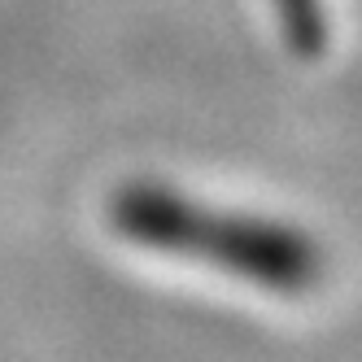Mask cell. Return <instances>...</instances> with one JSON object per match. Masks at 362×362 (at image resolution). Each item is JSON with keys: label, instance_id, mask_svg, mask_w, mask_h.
Segmentation results:
<instances>
[{"label": "cell", "instance_id": "cell-1", "mask_svg": "<svg viewBox=\"0 0 362 362\" xmlns=\"http://www.w3.org/2000/svg\"><path fill=\"white\" fill-rule=\"evenodd\" d=\"M114 227L136 245L192 257L275 293H301L319 275V249L301 231L197 205L170 188H122L114 197Z\"/></svg>", "mask_w": 362, "mask_h": 362}]
</instances>
